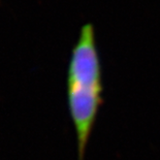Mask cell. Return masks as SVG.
Returning <instances> with one entry per match:
<instances>
[{
    "label": "cell",
    "mask_w": 160,
    "mask_h": 160,
    "mask_svg": "<svg viewBox=\"0 0 160 160\" xmlns=\"http://www.w3.org/2000/svg\"><path fill=\"white\" fill-rule=\"evenodd\" d=\"M101 65L91 24L82 27L67 71V100L78 142V160H84L102 98Z\"/></svg>",
    "instance_id": "6da1fadb"
}]
</instances>
